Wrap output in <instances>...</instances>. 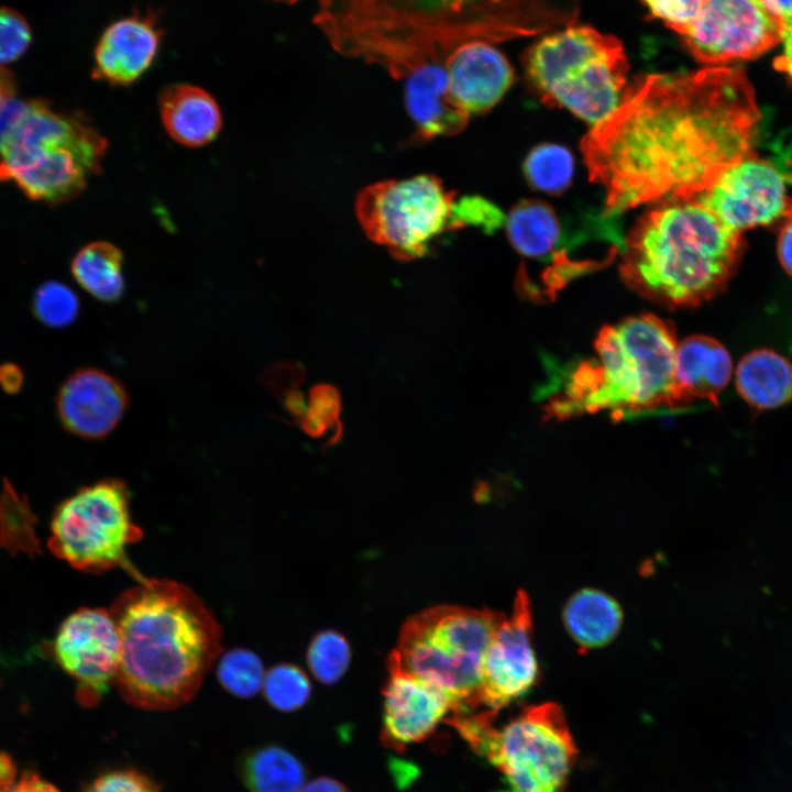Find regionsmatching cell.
Listing matches in <instances>:
<instances>
[{
	"instance_id": "836d02e7",
	"label": "cell",
	"mask_w": 792,
	"mask_h": 792,
	"mask_svg": "<svg viewBox=\"0 0 792 792\" xmlns=\"http://www.w3.org/2000/svg\"><path fill=\"white\" fill-rule=\"evenodd\" d=\"M31 43V30L16 11L0 8V66L16 61Z\"/></svg>"
},
{
	"instance_id": "f546056e",
	"label": "cell",
	"mask_w": 792,
	"mask_h": 792,
	"mask_svg": "<svg viewBox=\"0 0 792 792\" xmlns=\"http://www.w3.org/2000/svg\"><path fill=\"white\" fill-rule=\"evenodd\" d=\"M351 661V648L346 639L334 630L317 634L307 650V664L316 679L333 684L346 671Z\"/></svg>"
},
{
	"instance_id": "7c38bea8",
	"label": "cell",
	"mask_w": 792,
	"mask_h": 792,
	"mask_svg": "<svg viewBox=\"0 0 792 792\" xmlns=\"http://www.w3.org/2000/svg\"><path fill=\"white\" fill-rule=\"evenodd\" d=\"M53 656L76 684L80 704L91 706L114 685L121 641L116 619L108 608L80 607L59 625Z\"/></svg>"
},
{
	"instance_id": "2e32d148",
	"label": "cell",
	"mask_w": 792,
	"mask_h": 792,
	"mask_svg": "<svg viewBox=\"0 0 792 792\" xmlns=\"http://www.w3.org/2000/svg\"><path fill=\"white\" fill-rule=\"evenodd\" d=\"M387 667L381 737L387 747L403 750L428 737L452 711V702L442 690L407 670L395 650Z\"/></svg>"
},
{
	"instance_id": "4fadbf2b",
	"label": "cell",
	"mask_w": 792,
	"mask_h": 792,
	"mask_svg": "<svg viewBox=\"0 0 792 792\" xmlns=\"http://www.w3.org/2000/svg\"><path fill=\"white\" fill-rule=\"evenodd\" d=\"M680 37L697 62L721 66L761 56L781 43V31L759 0H707Z\"/></svg>"
},
{
	"instance_id": "7402d4cb",
	"label": "cell",
	"mask_w": 792,
	"mask_h": 792,
	"mask_svg": "<svg viewBox=\"0 0 792 792\" xmlns=\"http://www.w3.org/2000/svg\"><path fill=\"white\" fill-rule=\"evenodd\" d=\"M160 113L169 136L187 147L213 141L222 127V114L206 90L187 84L166 87L160 95Z\"/></svg>"
},
{
	"instance_id": "d6a6232c",
	"label": "cell",
	"mask_w": 792,
	"mask_h": 792,
	"mask_svg": "<svg viewBox=\"0 0 792 792\" xmlns=\"http://www.w3.org/2000/svg\"><path fill=\"white\" fill-rule=\"evenodd\" d=\"M707 0H641L651 18L663 22L680 36L700 15Z\"/></svg>"
},
{
	"instance_id": "bcb514c9",
	"label": "cell",
	"mask_w": 792,
	"mask_h": 792,
	"mask_svg": "<svg viewBox=\"0 0 792 792\" xmlns=\"http://www.w3.org/2000/svg\"><path fill=\"white\" fill-rule=\"evenodd\" d=\"M277 1H285V2H288V3H293V2H295V1H297V0H277Z\"/></svg>"
},
{
	"instance_id": "6da1fadb",
	"label": "cell",
	"mask_w": 792,
	"mask_h": 792,
	"mask_svg": "<svg viewBox=\"0 0 792 792\" xmlns=\"http://www.w3.org/2000/svg\"><path fill=\"white\" fill-rule=\"evenodd\" d=\"M759 120L740 68L637 78L581 143L591 180L605 189V215L696 198L754 152Z\"/></svg>"
},
{
	"instance_id": "8992f818",
	"label": "cell",
	"mask_w": 792,
	"mask_h": 792,
	"mask_svg": "<svg viewBox=\"0 0 792 792\" xmlns=\"http://www.w3.org/2000/svg\"><path fill=\"white\" fill-rule=\"evenodd\" d=\"M107 146L85 114L28 100L0 135V182L14 184L32 200L67 202L99 173Z\"/></svg>"
},
{
	"instance_id": "ba28073f",
	"label": "cell",
	"mask_w": 792,
	"mask_h": 792,
	"mask_svg": "<svg viewBox=\"0 0 792 792\" xmlns=\"http://www.w3.org/2000/svg\"><path fill=\"white\" fill-rule=\"evenodd\" d=\"M503 617L491 609L431 607L406 620L395 651L407 670L450 697L453 714L475 711L483 658Z\"/></svg>"
},
{
	"instance_id": "d4e9b609",
	"label": "cell",
	"mask_w": 792,
	"mask_h": 792,
	"mask_svg": "<svg viewBox=\"0 0 792 792\" xmlns=\"http://www.w3.org/2000/svg\"><path fill=\"white\" fill-rule=\"evenodd\" d=\"M508 239L515 250L532 262H554L561 224L554 210L540 200L517 204L506 219Z\"/></svg>"
},
{
	"instance_id": "ab89813d",
	"label": "cell",
	"mask_w": 792,
	"mask_h": 792,
	"mask_svg": "<svg viewBox=\"0 0 792 792\" xmlns=\"http://www.w3.org/2000/svg\"><path fill=\"white\" fill-rule=\"evenodd\" d=\"M0 792H61L55 785L35 773H24L11 787Z\"/></svg>"
},
{
	"instance_id": "60d3db41",
	"label": "cell",
	"mask_w": 792,
	"mask_h": 792,
	"mask_svg": "<svg viewBox=\"0 0 792 792\" xmlns=\"http://www.w3.org/2000/svg\"><path fill=\"white\" fill-rule=\"evenodd\" d=\"M23 384V373L14 363L0 365V387L8 394H15Z\"/></svg>"
},
{
	"instance_id": "4316f807",
	"label": "cell",
	"mask_w": 792,
	"mask_h": 792,
	"mask_svg": "<svg viewBox=\"0 0 792 792\" xmlns=\"http://www.w3.org/2000/svg\"><path fill=\"white\" fill-rule=\"evenodd\" d=\"M240 772L250 792H298L306 776L301 762L278 746L248 752L240 763Z\"/></svg>"
},
{
	"instance_id": "cb8c5ba5",
	"label": "cell",
	"mask_w": 792,
	"mask_h": 792,
	"mask_svg": "<svg viewBox=\"0 0 792 792\" xmlns=\"http://www.w3.org/2000/svg\"><path fill=\"white\" fill-rule=\"evenodd\" d=\"M563 623L573 641L582 649H595L617 635L623 613L606 593L584 588L574 593L563 609Z\"/></svg>"
},
{
	"instance_id": "52a82bcc",
	"label": "cell",
	"mask_w": 792,
	"mask_h": 792,
	"mask_svg": "<svg viewBox=\"0 0 792 792\" xmlns=\"http://www.w3.org/2000/svg\"><path fill=\"white\" fill-rule=\"evenodd\" d=\"M529 86L550 106L592 123L608 117L627 88L629 64L622 42L573 23L544 34L521 56Z\"/></svg>"
},
{
	"instance_id": "74e56055",
	"label": "cell",
	"mask_w": 792,
	"mask_h": 792,
	"mask_svg": "<svg viewBox=\"0 0 792 792\" xmlns=\"http://www.w3.org/2000/svg\"><path fill=\"white\" fill-rule=\"evenodd\" d=\"M309 414L324 421L333 429L340 421L342 408L341 394L331 384H317L309 392Z\"/></svg>"
},
{
	"instance_id": "e575fe53",
	"label": "cell",
	"mask_w": 792,
	"mask_h": 792,
	"mask_svg": "<svg viewBox=\"0 0 792 792\" xmlns=\"http://www.w3.org/2000/svg\"><path fill=\"white\" fill-rule=\"evenodd\" d=\"M503 221V215L491 202L479 197H464L454 200L451 215V230L466 224L482 226L484 229H496Z\"/></svg>"
},
{
	"instance_id": "9a60e30c",
	"label": "cell",
	"mask_w": 792,
	"mask_h": 792,
	"mask_svg": "<svg viewBox=\"0 0 792 792\" xmlns=\"http://www.w3.org/2000/svg\"><path fill=\"white\" fill-rule=\"evenodd\" d=\"M532 613L528 595L517 592L509 617L504 616L485 651L477 707L497 713L536 683L538 664L531 645Z\"/></svg>"
},
{
	"instance_id": "30bf717a",
	"label": "cell",
	"mask_w": 792,
	"mask_h": 792,
	"mask_svg": "<svg viewBox=\"0 0 792 792\" xmlns=\"http://www.w3.org/2000/svg\"><path fill=\"white\" fill-rule=\"evenodd\" d=\"M476 750L503 776L502 792H561L578 752L556 703L527 707L501 729L492 726Z\"/></svg>"
},
{
	"instance_id": "3957f363",
	"label": "cell",
	"mask_w": 792,
	"mask_h": 792,
	"mask_svg": "<svg viewBox=\"0 0 792 792\" xmlns=\"http://www.w3.org/2000/svg\"><path fill=\"white\" fill-rule=\"evenodd\" d=\"M135 579L109 607L121 641L114 686L135 707L175 710L197 694L217 662L221 627L186 584L140 574Z\"/></svg>"
},
{
	"instance_id": "8d00e7d4",
	"label": "cell",
	"mask_w": 792,
	"mask_h": 792,
	"mask_svg": "<svg viewBox=\"0 0 792 792\" xmlns=\"http://www.w3.org/2000/svg\"><path fill=\"white\" fill-rule=\"evenodd\" d=\"M777 21L781 31L783 53L776 67L792 79V0H759Z\"/></svg>"
},
{
	"instance_id": "4dcf8cb0",
	"label": "cell",
	"mask_w": 792,
	"mask_h": 792,
	"mask_svg": "<svg viewBox=\"0 0 792 792\" xmlns=\"http://www.w3.org/2000/svg\"><path fill=\"white\" fill-rule=\"evenodd\" d=\"M31 308L34 317L44 326L62 329L78 317L80 302L77 294L66 284L48 280L34 292Z\"/></svg>"
},
{
	"instance_id": "b9f144b4",
	"label": "cell",
	"mask_w": 792,
	"mask_h": 792,
	"mask_svg": "<svg viewBox=\"0 0 792 792\" xmlns=\"http://www.w3.org/2000/svg\"><path fill=\"white\" fill-rule=\"evenodd\" d=\"M15 95V81L12 75L0 66V114L12 103Z\"/></svg>"
},
{
	"instance_id": "ac0fdd59",
	"label": "cell",
	"mask_w": 792,
	"mask_h": 792,
	"mask_svg": "<svg viewBox=\"0 0 792 792\" xmlns=\"http://www.w3.org/2000/svg\"><path fill=\"white\" fill-rule=\"evenodd\" d=\"M443 65L452 98L469 114L494 107L514 80L509 62L488 42L473 41L457 46Z\"/></svg>"
},
{
	"instance_id": "5b68a950",
	"label": "cell",
	"mask_w": 792,
	"mask_h": 792,
	"mask_svg": "<svg viewBox=\"0 0 792 792\" xmlns=\"http://www.w3.org/2000/svg\"><path fill=\"white\" fill-rule=\"evenodd\" d=\"M678 343L674 324L653 314L603 327L594 355L568 370L547 396L546 419L605 410L618 420L684 407L674 380Z\"/></svg>"
},
{
	"instance_id": "e0dca14e",
	"label": "cell",
	"mask_w": 792,
	"mask_h": 792,
	"mask_svg": "<svg viewBox=\"0 0 792 792\" xmlns=\"http://www.w3.org/2000/svg\"><path fill=\"white\" fill-rule=\"evenodd\" d=\"M128 404L122 383L95 367L73 372L56 395V411L63 427L87 440L102 439L112 432Z\"/></svg>"
},
{
	"instance_id": "ffe728a7",
	"label": "cell",
	"mask_w": 792,
	"mask_h": 792,
	"mask_svg": "<svg viewBox=\"0 0 792 792\" xmlns=\"http://www.w3.org/2000/svg\"><path fill=\"white\" fill-rule=\"evenodd\" d=\"M158 45L160 32L148 16L119 20L98 42L94 77L111 85H130L150 68Z\"/></svg>"
},
{
	"instance_id": "f35d334b",
	"label": "cell",
	"mask_w": 792,
	"mask_h": 792,
	"mask_svg": "<svg viewBox=\"0 0 792 792\" xmlns=\"http://www.w3.org/2000/svg\"><path fill=\"white\" fill-rule=\"evenodd\" d=\"M783 221L778 239V256L785 272L792 276V209Z\"/></svg>"
},
{
	"instance_id": "8fae6325",
	"label": "cell",
	"mask_w": 792,
	"mask_h": 792,
	"mask_svg": "<svg viewBox=\"0 0 792 792\" xmlns=\"http://www.w3.org/2000/svg\"><path fill=\"white\" fill-rule=\"evenodd\" d=\"M455 194L432 175L384 180L362 189L355 213L365 234L397 260L424 256L431 241L451 230Z\"/></svg>"
},
{
	"instance_id": "7bdbcfd3",
	"label": "cell",
	"mask_w": 792,
	"mask_h": 792,
	"mask_svg": "<svg viewBox=\"0 0 792 792\" xmlns=\"http://www.w3.org/2000/svg\"><path fill=\"white\" fill-rule=\"evenodd\" d=\"M298 792H349L346 788L339 781L320 777L316 778L308 783H304Z\"/></svg>"
},
{
	"instance_id": "83f0119b",
	"label": "cell",
	"mask_w": 792,
	"mask_h": 792,
	"mask_svg": "<svg viewBox=\"0 0 792 792\" xmlns=\"http://www.w3.org/2000/svg\"><path fill=\"white\" fill-rule=\"evenodd\" d=\"M524 170L530 185L549 194H558L571 183L573 158L560 145L541 144L528 154Z\"/></svg>"
},
{
	"instance_id": "44dd1931",
	"label": "cell",
	"mask_w": 792,
	"mask_h": 792,
	"mask_svg": "<svg viewBox=\"0 0 792 792\" xmlns=\"http://www.w3.org/2000/svg\"><path fill=\"white\" fill-rule=\"evenodd\" d=\"M733 371L726 348L708 336H691L680 341L674 359V380L683 406L695 399L717 405Z\"/></svg>"
},
{
	"instance_id": "d590c367",
	"label": "cell",
	"mask_w": 792,
	"mask_h": 792,
	"mask_svg": "<svg viewBox=\"0 0 792 792\" xmlns=\"http://www.w3.org/2000/svg\"><path fill=\"white\" fill-rule=\"evenodd\" d=\"M82 792H161L147 776L134 769L106 772L91 781Z\"/></svg>"
},
{
	"instance_id": "f6af8a7d",
	"label": "cell",
	"mask_w": 792,
	"mask_h": 792,
	"mask_svg": "<svg viewBox=\"0 0 792 792\" xmlns=\"http://www.w3.org/2000/svg\"><path fill=\"white\" fill-rule=\"evenodd\" d=\"M285 407L300 422L308 411L304 395L299 392H292L285 400Z\"/></svg>"
},
{
	"instance_id": "277c9868",
	"label": "cell",
	"mask_w": 792,
	"mask_h": 792,
	"mask_svg": "<svg viewBox=\"0 0 792 792\" xmlns=\"http://www.w3.org/2000/svg\"><path fill=\"white\" fill-rule=\"evenodd\" d=\"M743 249L741 233L698 199L668 201L635 224L619 273L644 298L668 308L694 307L724 290Z\"/></svg>"
},
{
	"instance_id": "f1b7e54d",
	"label": "cell",
	"mask_w": 792,
	"mask_h": 792,
	"mask_svg": "<svg viewBox=\"0 0 792 792\" xmlns=\"http://www.w3.org/2000/svg\"><path fill=\"white\" fill-rule=\"evenodd\" d=\"M217 662V678L232 695L246 698L262 690L266 671L255 652L234 648L221 652Z\"/></svg>"
},
{
	"instance_id": "d6986e66",
	"label": "cell",
	"mask_w": 792,
	"mask_h": 792,
	"mask_svg": "<svg viewBox=\"0 0 792 792\" xmlns=\"http://www.w3.org/2000/svg\"><path fill=\"white\" fill-rule=\"evenodd\" d=\"M405 105L416 127L415 142L460 133L470 114L452 98L443 62H429L405 78Z\"/></svg>"
},
{
	"instance_id": "5bb4252c",
	"label": "cell",
	"mask_w": 792,
	"mask_h": 792,
	"mask_svg": "<svg viewBox=\"0 0 792 792\" xmlns=\"http://www.w3.org/2000/svg\"><path fill=\"white\" fill-rule=\"evenodd\" d=\"M696 199L740 233L784 219L792 209L782 176L754 152L726 168Z\"/></svg>"
},
{
	"instance_id": "603a6c76",
	"label": "cell",
	"mask_w": 792,
	"mask_h": 792,
	"mask_svg": "<svg viewBox=\"0 0 792 792\" xmlns=\"http://www.w3.org/2000/svg\"><path fill=\"white\" fill-rule=\"evenodd\" d=\"M739 395L757 409H771L792 399V364L770 349L747 353L736 369Z\"/></svg>"
},
{
	"instance_id": "ee69618b",
	"label": "cell",
	"mask_w": 792,
	"mask_h": 792,
	"mask_svg": "<svg viewBox=\"0 0 792 792\" xmlns=\"http://www.w3.org/2000/svg\"><path fill=\"white\" fill-rule=\"evenodd\" d=\"M18 780V770L7 754L0 752V789L11 787Z\"/></svg>"
},
{
	"instance_id": "484cf974",
	"label": "cell",
	"mask_w": 792,
	"mask_h": 792,
	"mask_svg": "<svg viewBox=\"0 0 792 792\" xmlns=\"http://www.w3.org/2000/svg\"><path fill=\"white\" fill-rule=\"evenodd\" d=\"M123 254L116 245L98 241L81 248L70 271L82 289L103 302L119 300L124 290Z\"/></svg>"
},
{
	"instance_id": "7a4b0ae2",
	"label": "cell",
	"mask_w": 792,
	"mask_h": 792,
	"mask_svg": "<svg viewBox=\"0 0 792 792\" xmlns=\"http://www.w3.org/2000/svg\"><path fill=\"white\" fill-rule=\"evenodd\" d=\"M581 0H319L314 21L339 54L403 79L457 46L547 34L576 23Z\"/></svg>"
},
{
	"instance_id": "1f68e13d",
	"label": "cell",
	"mask_w": 792,
	"mask_h": 792,
	"mask_svg": "<svg viewBox=\"0 0 792 792\" xmlns=\"http://www.w3.org/2000/svg\"><path fill=\"white\" fill-rule=\"evenodd\" d=\"M262 690L273 707L282 712H293L306 704L311 685L300 668L280 663L266 671Z\"/></svg>"
},
{
	"instance_id": "9c48e42d",
	"label": "cell",
	"mask_w": 792,
	"mask_h": 792,
	"mask_svg": "<svg viewBox=\"0 0 792 792\" xmlns=\"http://www.w3.org/2000/svg\"><path fill=\"white\" fill-rule=\"evenodd\" d=\"M50 530L51 552L74 569L98 574L125 568L138 574L127 554L143 532L132 519L129 491L121 480L98 481L62 501Z\"/></svg>"
}]
</instances>
